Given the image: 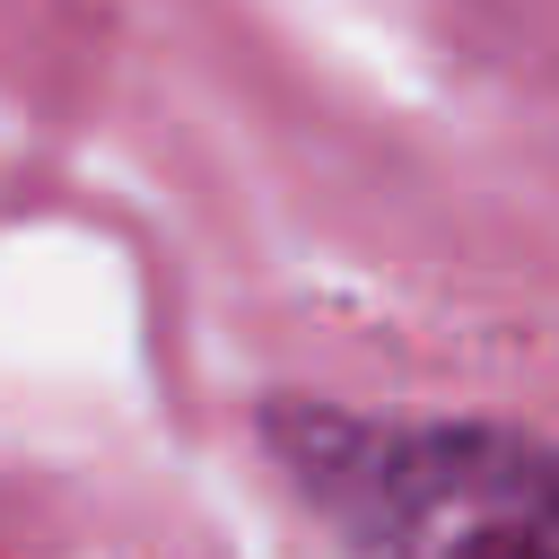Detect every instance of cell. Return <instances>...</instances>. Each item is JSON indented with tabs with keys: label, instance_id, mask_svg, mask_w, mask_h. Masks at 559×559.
<instances>
[{
	"label": "cell",
	"instance_id": "6da1fadb",
	"mask_svg": "<svg viewBox=\"0 0 559 559\" xmlns=\"http://www.w3.org/2000/svg\"><path fill=\"white\" fill-rule=\"evenodd\" d=\"M271 445L349 559H559V445L542 437L288 402Z\"/></svg>",
	"mask_w": 559,
	"mask_h": 559
}]
</instances>
